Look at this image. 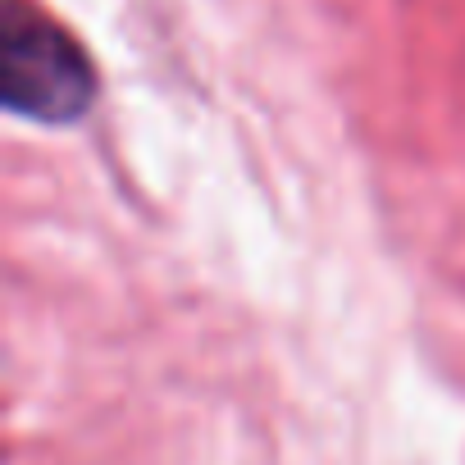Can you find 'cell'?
Returning a JSON list of instances; mask_svg holds the SVG:
<instances>
[{
	"mask_svg": "<svg viewBox=\"0 0 465 465\" xmlns=\"http://www.w3.org/2000/svg\"><path fill=\"white\" fill-rule=\"evenodd\" d=\"M0 101L10 114L64 128L96 101V69L83 42L33 0H10L0 24Z\"/></svg>",
	"mask_w": 465,
	"mask_h": 465,
	"instance_id": "1",
	"label": "cell"
}]
</instances>
